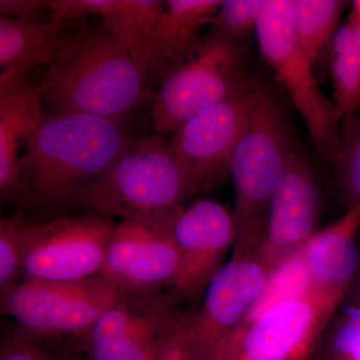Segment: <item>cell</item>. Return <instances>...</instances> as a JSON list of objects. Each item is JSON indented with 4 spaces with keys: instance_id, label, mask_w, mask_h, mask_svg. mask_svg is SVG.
Returning a JSON list of instances; mask_svg holds the SVG:
<instances>
[{
    "instance_id": "1",
    "label": "cell",
    "mask_w": 360,
    "mask_h": 360,
    "mask_svg": "<svg viewBox=\"0 0 360 360\" xmlns=\"http://www.w3.org/2000/svg\"><path fill=\"white\" fill-rule=\"evenodd\" d=\"M127 118L51 112L26 143L11 203L37 219L66 215L132 139Z\"/></svg>"
},
{
    "instance_id": "2",
    "label": "cell",
    "mask_w": 360,
    "mask_h": 360,
    "mask_svg": "<svg viewBox=\"0 0 360 360\" xmlns=\"http://www.w3.org/2000/svg\"><path fill=\"white\" fill-rule=\"evenodd\" d=\"M112 33L103 25L80 28L39 84L51 112L127 118L155 92Z\"/></svg>"
},
{
    "instance_id": "3",
    "label": "cell",
    "mask_w": 360,
    "mask_h": 360,
    "mask_svg": "<svg viewBox=\"0 0 360 360\" xmlns=\"http://www.w3.org/2000/svg\"><path fill=\"white\" fill-rule=\"evenodd\" d=\"M291 151L283 108L269 87L260 82L257 101L231 161L236 191L232 252L258 257L270 206L285 174Z\"/></svg>"
},
{
    "instance_id": "4",
    "label": "cell",
    "mask_w": 360,
    "mask_h": 360,
    "mask_svg": "<svg viewBox=\"0 0 360 360\" xmlns=\"http://www.w3.org/2000/svg\"><path fill=\"white\" fill-rule=\"evenodd\" d=\"M191 195L169 143L155 134L132 137L122 153L78 195L73 210L122 220L175 212Z\"/></svg>"
},
{
    "instance_id": "5",
    "label": "cell",
    "mask_w": 360,
    "mask_h": 360,
    "mask_svg": "<svg viewBox=\"0 0 360 360\" xmlns=\"http://www.w3.org/2000/svg\"><path fill=\"white\" fill-rule=\"evenodd\" d=\"M345 293L309 285L248 317L207 360H311Z\"/></svg>"
},
{
    "instance_id": "6",
    "label": "cell",
    "mask_w": 360,
    "mask_h": 360,
    "mask_svg": "<svg viewBox=\"0 0 360 360\" xmlns=\"http://www.w3.org/2000/svg\"><path fill=\"white\" fill-rule=\"evenodd\" d=\"M255 32L262 56L302 115L319 155L338 162L342 149L340 115L335 101L317 84L314 65L296 42L290 0H265Z\"/></svg>"
},
{
    "instance_id": "7",
    "label": "cell",
    "mask_w": 360,
    "mask_h": 360,
    "mask_svg": "<svg viewBox=\"0 0 360 360\" xmlns=\"http://www.w3.org/2000/svg\"><path fill=\"white\" fill-rule=\"evenodd\" d=\"M243 65L238 40L212 28L201 37L193 56L160 80L151 103L156 134H174L194 116L233 94L248 78Z\"/></svg>"
},
{
    "instance_id": "8",
    "label": "cell",
    "mask_w": 360,
    "mask_h": 360,
    "mask_svg": "<svg viewBox=\"0 0 360 360\" xmlns=\"http://www.w3.org/2000/svg\"><path fill=\"white\" fill-rule=\"evenodd\" d=\"M124 293L103 276L78 281L22 279L1 295L2 314L11 315L30 340L86 336Z\"/></svg>"
},
{
    "instance_id": "9",
    "label": "cell",
    "mask_w": 360,
    "mask_h": 360,
    "mask_svg": "<svg viewBox=\"0 0 360 360\" xmlns=\"http://www.w3.org/2000/svg\"><path fill=\"white\" fill-rule=\"evenodd\" d=\"M116 224L91 213L49 219L25 215L23 279L68 281L97 276Z\"/></svg>"
},
{
    "instance_id": "10",
    "label": "cell",
    "mask_w": 360,
    "mask_h": 360,
    "mask_svg": "<svg viewBox=\"0 0 360 360\" xmlns=\"http://www.w3.org/2000/svg\"><path fill=\"white\" fill-rule=\"evenodd\" d=\"M259 84L248 77L233 94L172 134L169 146L191 194L212 189L231 176L232 153L255 106Z\"/></svg>"
},
{
    "instance_id": "11",
    "label": "cell",
    "mask_w": 360,
    "mask_h": 360,
    "mask_svg": "<svg viewBox=\"0 0 360 360\" xmlns=\"http://www.w3.org/2000/svg\"><path fill=\"white\" fill-rule=\"evenodd\" d=\"M174 288L155 295H125L85 336L89 360H156L186 310Z\"/></svg>"
},
{
    "instance_id": "12",
    "label": "cell",
    "mask_w": 360,
    "mask_h": 360,
    "mask_svg": "<svg viewBox=\"0 0 360 360\" xmlns=\"http://www.w3.org/2000/svg\"><path fill=\"white\" fill-rule=\"evenodd\" d=\"M181 208L155 219L118 222L99 276L129 296L155 295L172 288L179 269L172 229Z\"/></svg>"
},
{
    "instance_id": "13",
    "label": "cell",
    "mask_w": 360,
    "mask_h": 360,
    "mask_svg": "<svg viewBox=\"0 0 360 360\" xmlns=\"http://www.w3.org/2000/svg\"><path fill=\"white\" fill-rule=\"evenodd\" d=\"M272 276L257 255L231 252V259L206 288L200 309L191 315L188 342L194 360H207L245 321Z\"/></svg>"
},
{
    "instance_id": "14",
    "label": "cell",
    "mask_w": 360,
    "mask_h": 360,
    "mask_svg": "<svg viewBox=\"0 0 360 360\" xmlns=\"http://www.w3.org/2000/svg\"><path fill=\"white\" fill-rule=\"evenodd\" d=\"M319 213L321 194L314 169L304 155L292 149L258 251L260 262L274 276L295 259L319 231Z\"/></svg>"
},
{
    "instance_id": "15",
    "label": "cell",
    "mask_w": 360,
    "mask_h": 360,
    "mask_svg": "<svg viewBox=\"0 0 360 360\" xmlns=\"http://www.w3.org/2000/svg\"><path fill=\"white\" fill-rule=\"evenodd\" d=\"M172 231L179 269L172 288L184 300H198L226 264L227 252L233 248V215L217 201L198 200L180 210Z\"/></svg>"
},
{
    "instance_id": "16",
    "label": "cell",
    "mask_w": 360,
    "mask_h": 360,
    "mask_svg": "<svg viewBox=\"0 0 360 360\" xmlns=\"http://www.w3.org/2000/svg\"><path fill=\"white\" fill-rule=\"evenodd\" d=\"M360 203L309 239L298 258L309 285L347 296L360 264Z\"/></svg>"
},
{
    "instance_id": "17",
    "label": "cell",
    "mask_w": 360,
    "mask_h": 360,
    "mask_svg": "<svg viewBox=\"0 0 360 360\" xmlns=\"http://www.w3.org/2000/svg\"><path fill=\"white\" fill-rule=\"evenodd\" d=\"M68 22L0 18V84L16 82L40 65H51L73 35Z\"/></svg>"
},
{
    "instance_id": "18",
    "label": "cell",
    "mask_w": 360,
    "mask_h": 360,
    "mask_svg": "<svg viewBox=\"0 0 360 360\" xmlns=\"http://www.w3.org/2000/svg\"><path fill=\"white\" fill-rule=\"evenodd\" d=\"M44 106L39 85L26 78L0 84V194L7 202L15 188L20 148L41 124Z\"/></svg>"
},
{
    "instance_id": "19",
    "label": "cell",
    "mask_w": 360,
    "mask_h": 360,
    "mask_svg": "<svg viewBox=\"0 0 360 360\" xmlns=\"http://www.w3.org/2000/svg\"><path fill=\"white\" fill-rule=\"evenodd\" d=\"M167 1L120 0L117 8L103 18V25L129 52L149 85L160 82L168 68L155 44L158 20Z\"/></svg>"
},
{
    "instance_id": "20",
    "label": "cell",
    "mask_w": 360,
    "mask_h": 360,
    "mask_svg": "<svg viewBox=\"0 0 360 360\" xmlns=\"http://www.w3.org/2000/svg\"><path fill=\"white\" fill-rule=\"evenodd\" d=\"M224 0H168L155 32V44L168 71L193 56L200 27L210 25ZM167 71V72H168Z\"/></svg>"
},
{
    "instance_id": "21",
    "label": "cell",
    "mask_w": 360,
    "mask_h": 360,
    "mask_svg": "<svg viewBox=\"0 0 360 360\" xmlns=\"http://www.w3.org/2000/svg\"><path fill=\"white\" fill-rule=\"evenodd\" d=\"M290 1L291 22L296 42L315 65L326 49L330 51L347 2L340 0Z\"/></svg>"
},
{
    "instance_id": "22",
    "label": "cell",
    "mask_w": 360,
    "mask_h": 360,
    "mask_svg": "<svg viewBox=\"0 0 360 360\" xmlns=\"http://www.w3.org/2000/svg\"><path fill=\"white\" fill-rule=\"evenodd\" d=\"M329 56L335 104L345 129L360 112V63L347 22L336 33Z\"/></svg>"
},
{
    "instance_id": "23",
    "label": "cell",
    "mask_w": 360,
    "mask_h": 360,
    "mask_svg": "<svg viewBox=\"0 0 360 360\" xmlns=\"http://www.w3.org/2000/svg\"><path fill=\"white\" fill-rule=\"evenodd\" d=\"M311 360H360V305L335 312Z\"/></svg>"
},
{
    "instance_id": "24",
    "label": "cell",
    "mask_w": 360,
    "mask_h": 360,
    "mask_svg": "<svg viewBox=\"0 0 360 360\" xmlns=\"http://www.w3.org/2000/svg\"><path fill=\"white\" fill-rule=\"evenodd\" d=\"M25 214L0 221V292L1 295L18 283L25 262Z\"/></svg>"
},
{
    "instance_id": "25",
    "label": "cell",
    "mask_w": 360,
    "mask_h": 360,
    "mask_svg": "<svg viewBox=\"0 0 360 360\" xmlns=\"http://www.w3.org/2000/svg\"><path fill=\"white\" fill-rule=\"evenodd\" d=\"M338 184L347 206L360 203V115L342 129L338 162Z\"/></svg>"
},
{
    "instance_id": "26",
    "label": "cell",
    "mask_w": 360,
    "mask_h": 360,
    "mask_svg": "<svg viewBox=\"0 0 360 360\" xmlns=\"http://www.w3.org/2000/svg\"><path fill=\"white\" fill-rule=\"evenodd\" d=\"M264 4L265 0H224L210 25L231 39H245L257 30Z\"/></svg>"
},
{
    "instance_id": "27",
    "label": "cell",
    "mask_w": 360,
    "mask_h": 360,
    "mask_svg": "<svg viewBox=\"0 0 360 360\" xmlns=\"http://www.w3.org/2000/svg\"><path fill=\"white\" fill-rule=\"evenodd\" d=\"M120 0H46L51 20L70 22L89 15L101 18L117 8Z\"/></svg>"
},
{
    "instance_id": "28",
    "label": "cell",
    "mask_w": 360,
    "mask_h": 360,
    "mask_svg": "<svg viewBox=\"0 0 360 360\" xmlns=\"http://www.w3.org/2000/svg\"><path fill=\"white\" fill-rule=\"evenodd\" d=\"M194 310L187 309L174 335L156 360H194L188 342V326Z\"/></svg>"
},
{
    "instance_id": "29",
    "label": "cell",
    "mask_w": 360,
    "mask_h": 360,
    "mask_svg": "<svg viewBox=\"0 0 360 360\" xmlns=\"http://www.w3.org/2000/svg\"><path fill=\"white\" fill-rule=\"evenodd\" d=\"M33 342L34 341L23 335L4 340L0 360H52Z\"/></svg>"
},
{
    "instance_id": "30",
    "label": "cell",
    "mask_w": 360,
    "mask_h": 360,
    "mask_svg": "<svg viewBox=\"0 0 360 360\" xmlns=\"http://www.w3.org/2000/svg\"><path fill=\"white\" fill-rule=\"evenodd\" d=\"M46 8V0H1L0 13L4 18L39 20L40 11Z\"/></svg>"
},
{
    "instance_id": "31",
    "label": "cell",
    "mask_w": 360,
    "mask_h": 360,
    "mask_svg": "<svg viewBox=\"0 0 360 360\" xmlns=\"http://www.w3.org/2000/svg\"><path fill=\"white\" fill-rule=\"evenodd\" d=\"M347 25H349L355 53L360 63V15L352 11L348 16Z\"/></svg>"
},
{
    "instance_id": "32",
    "label": "cell",
    "mask_w": 360,
    "mask_h": 360,
    "mask_svg": "<svg viewBox=\"0 0 360 360\" xmlns=\"http://www.w3.org/2000/svg\"><path fill=\"white\" fill-rule=\"evenodd\" d=\"M357 305H360V264L356 276L354 277V283L350 285L347 296H345V302H343L341 307H357Z\"/></svg>"
},
{
    "instance_id": "33",
    "label": "cell",
    "mask_w": 360,
    "mask_h": 360,
    "mask_svg": "<svg viewBox=\"0 0 360 360\" xmlns=\"http://www.w3.org/2000/svg\"><path fill=\"white\" fill-rule=\"evenodd\" d=\"M352 11L360 15V0H355L352 4Z\"/></svg>"
},
{
    "instance_id": "34",
    "label": "cell",
    "mask_w": 360,
    "mask_h": 360,
    "mask_svg": "<svg viewBox=\"0 0 360 360\" xmlns=\"http://www.w3.org/2000/svg\"><path fill=\"white\" fill-rule=\"evenodd\" d=\"M58 360H79L77 359V357L71 356V355H65V356L61 357V359H59Z\"/></svg>"
}]
</instances>
